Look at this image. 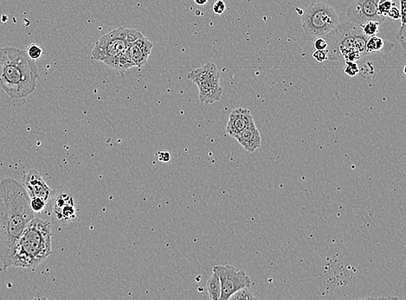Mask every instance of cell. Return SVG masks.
<instances>
[{
  "mask_svg": "<svg viewBox=\"0 0 406 300\" xmlns=\"http://www.w3.org/2000/svg\"><path fill=\"white\" fill-rule=\"evenodd\" d=\"M381 25V24H379L377 21L366 22L365 24L361 25L362 33L367 37L376 36Z\"/></svg>",
  "mask_w": 406,
  "mask_h": 300,
  "instance_id": "16",
  "label": "cell"
},
{
  "mask_svg": "<svg viewBox=\"0 0 406 300\" xmlns=\"http://www.w3.org/2000/svg\"><path fill=\"white\" fill-rule=\"evenodd\" d=\"M26 52H28V54L30 58L35 61L40 59L41 56L43 55V49H42L37 44L30 45Z\"/></svg>",
  "mask_w": 406,
  "mask_h": 300,
  "instance_id": "21",
  "label": "cell"
},
{
  "mask_svg": "<svg viewBox=\"0 0 406 300\" xmlns=\"http://www.w3.org/2000/svg\"><path fill=\"white\" fill-rule=\"evenodd\" d=\"M68 204H74V199L71 195L66 193H61L56 196L54 203V213L56 215L61 210Z\"/></svg>",
  "mask_w": 406,
  "mask_h": 300,
  "instance_id": "15",
  "label": "cell"
},
{
  "mask_svg": "<svg viewBox=\"0 0 406 300\" xmlns=\"http://www.w3.org/2000/svg\"><path fill=\"white\" fill-rule=\"evenodd\" d=\"M314 47H315L317 51H326L328 48V42L323 37H318L315 41H314Z\"/></svg>",
  "mask_w": 406,
  "mask_h": 300,
  "instance_id": "23",
  "label": "cell"
},
{
  "mask_svg": "<svg viewBox=\"0 0 406 300\" xmlns=\"http://www.w3.org/2000/svg\"><path fill=\"white\" fill-rule=\"evenodd\" d=\"M346 63V67L344 68V72L348 77H354L359 73V67L357 63L355 62H345Z\"/></svg>",
  "mask_w": 406,
  "mask_h": 300,
  "instance_id": "22",
  "label": "cell"
},
{
  "mask_svg": "<svg viewBox=\"0 0 406 300\" xmlns=\"http://www.w3.org/2000/svg\"><path fill=\"white\" fill-rule=\"evenodd\" d=\"M405 3L406 0H400V20L402 25H405Z\"/></svg>",
  "mask_w": 406,
  "mask_h": 300,
  "instance_id": "29",
  "label": "cell"
},
{
  "mask_svg": "<svg viewBox=\"0 0 406 300\" xmlns=\"http://www.w3.org/2000/svg\"><path fill=\"white\" fill-rule=\"evenodd\" d=\"M405 25H401L397 33V39L400 42L402 48L405 51Z\"/></svg>",
  "mask_w": 406,
  "mask_h": 300,
  "instance_id": "25",
  "label": "cell"
},
{
  "mask_svg": "<svg viewBox=\"0 0 406 300\" xmlns=\"http://www.w3.org/2000/svg\"><path fill=\"white\" fill-rule=\"evenodd\" d=\"M187 79L198 87L199 100L203 104H213L220 101L223 89L220 85V73L215 63H208L195 68L187 75Z\"/></svg>",
  "mask_w": 406,
  "mask_h": 300,
  "instance_id": "6",
  "label": "cell"
},
{
  "mask_svg": "<svg viewBox=\"0 0 406 300\" xmlns=\"http://www.w3.org/2000/svg\"><path fill=\"white\" fill-rule=\"evenodd\" d=\"M393 3L390 0H379L378 4V13L381 16L388 17V11L392 8Z\"/></svg>",
  "mask_w": 406,
  "mask_h": 300,
  "instance_id": "19",
  "label": "cell"
},
{
  "mask_svg": "<svg viewBox=\"0 0 406 300\" xmlns=\"http://www.w3.org/2000/svg\"><path fill=\"white\" fill-rule=\"evenodd\" d=\"M38 71L36 61L26 51L0 48V89L13 100L25 98L36 89Z\"/></svg>",
  "mask_w": 406,
  "mask_h": 300,
  "instance_id": "2",
  "label": "cell"
},
{
  "mask_svg": "<svg viewBox=\"0 0 406 300\" xmlns=\"http://www.w3.org/2000/svg\"><path fill=\"white\" fill-rule=\"evenodd\" d=\"M45 201L40 199H30V207H32V210L33 211L34 213H40L44 210L46 207Z\"/></svg>",
  "mask_w": 406,
  "mask_h": 300,
  "instance_id": "20",
  "label": "cell"
},
{
  "mask_svg": "<svg viewBox=\"0 0 406 300\" xmlns=\"http://www.w3.org/2000/svg\"><path fill=\"white\" fill-rule=\"evenodd\" d=\"M378 1L379 0H356L348 7L347 20L359 26L369 21H377L381 24L386 18L378 13Z\"/></svg>",
  "mask_w": 406,
  "mask_h": 300,
  "instance_id": "8",
  "label": "cell"
},
{
  "mask_svg": "<svg viewBox=\"0 0 406 300\" xmlns=\"http://www.w3.org/2000/svg\"><path fill=\"white\" fill-rule=\"evenodd\" d=\"M236 139L250 154H254L262 146V137L254 120L236 137Z\"/></svg>",
  "mask_w": 406,
  "mask_h": 300,
  "instance_id": "12",
  "label": "cell"
},
{
  "mask_svg": "<svg viewBox=\"0 0 406 300\" xmlns=\"http://www.w3.org/2000/svg\"><path fill=\"white\" fill-rule=\"evenodd\" d=\"M34 214L24 185L13 178L0 181V261L4 268L11 267L15 246Z\"/></svg>",
  "mask_w": 406,
  "mask_h": 300,
  "instance_id": "1",
  "label": "cell"
},
{
  "mask_svg": "<svg viewBox=\"0 0 406 300\" xmlns=\"http://www.w3.org/2000/svg\"><path fill=\"white\" fill-rule=\"evenodd\" d=\"M388 17L392 20H400V11L395 6H392L388 13Z\"/></svg>",
  "mask_w": 406,
  "mask_h": 300,
  "instance_id": "28",
  "label": "cell"
},
{
  "mask_svg": "<svg viewBox=\"0 0 406 300\" xmlns=\"http://www.w3.org/2000/svg\"><path fill=\"white\" fill-rule=\"evenodd\" d=\"M59 220H71L75 219L76 216V210L74 204H68L56 215Z\"/></svg>",
  "mask_w": 406,
  "mask_h": 300,
  "instance_id": "17",
  "label": "cell"
},
{
  "mask_svg": "<svg viewBox=\"0 0 406 300\" xmlns=\"http://www.w3.org/2000/svg\"><path fill=\"white\" fill-rule=\"evenodd\" d=\"M313 58H315L318 63H323L328 60V54L326 51H317L316 49L313 53Z\"/></svg>",
  "mask_w": 406,
  "mask_h": 300,
  "instance_id": "26",
  "label": "cell"
},
{
  "mask_svg": "<svg viewBox=\"0 0 406 300\" xmlns=\"http://www.w3.org/2000/svg\"><path fill=\"white\" fill-rule=\"evenodd\" d=\"M24 187L30 199H40L47 202L52 196V189L45 183L43 177L37 170L32 169L26 175Z\"/></svg>",
  "mask_w": 406,
  "mask_h": 300,
  "instance_id": "9",
  "label": "cell"
},
{
  "mask_svg": "<svg viewBox=\"0 0 406 300\" xmlns=\"http://www.w3.org/2000/svg\"><path fill=\"white\" fill-rule=\"evenodd\" d=\"M51 223L34 218L15 246L11 267L33 269L52 254Z\"/></svg>",
  "mask_w": 406,
  "mask_h": 300,
  "instance_id": "3",
  "label": "cell"
},
{
  "mask_svg": "<svg viewBox=\"0 0 406 300\" xmlns=\"http://www.w3.org/2000/svg\"><path fill=\"white\" fill-rule=\"evenodd\" d=\"M209 0H194V3L199 6H204L208 4Z\"/></svg>",
  "mask_w": 406,
  "mask_h": 300,
  "instance_id": "30",
  "label": "cell"
},
{
  "mask_svg": "<svg viewBox=\"0 0 406 300\" xmlns=\"http://www.w3.org/2000/svg\"><path fill=\"white\" fill-rule=\"evenodd\" d=\"M302 29L309 37H323L339 25L338 15L331 6L314 3L301 16Z\"/></svg>",
  "mask_w": 406,
  "mask_h": 300,
  "instance_id": "5",
  "label": "cell"
},
{
  "mask_svg": "<svg viewBox=\"0 0 406 300\" xmlns=\"http://www.w3.org/2000/svg\"><path fill=\"white\" fill-rule=\"evenodd\" d=\"M208 290L210 299L220 300L221 296V283L216 273L213 272L212 277H210L208 281Z\"/></svg>",
  "mask_w": 406,
  "mask_h": 300,
  "instance_id": "13",
  "label": "cell"
},
{
  "mask_svg": "<svg viewBox=\"0 0 406 300\" xmlns=\"http://www.w3.org/2000/svg\"><path fill=\"white\" fill-rule=\"evenodd\" d=\"M141 35L143 33L131 28L119 27L110 30L95 43L92 49L91 59L109 67L113 61Z\"/></svg>",
  "mask_w": 406,
  "mask_h": 300,
  "instance_id": "4",
  "label": "cell"
},
{
  "mask_svg": "<svg viewBox=\"0 0 406 300\" xmlns=\"http://www.w3.org/2000/svg\"><path fill=\"white\" fill-rule=\"evenodd\" d=\"M221 283L220 300H229L237 291L244 287H250L251 280L244 270L237 269L232 265H217L213 268Z\"/></svg>",
  "mask_w": 406,
  "mask_h": 300,
  "instance_id": "7",
  "label": "cell"
},
{
  "mask_svg": "<svg viewBox=\"0 0 406 300\" xmlns=\"http://www.w3.org/2000/svg\"><path fill=\"white\" fill-rule=\"evenodd\" d=\"M226 10V5L223 0H217L215 3H214L213 11V13L217 15H221L225 13Z\"/></svg>",
  "mask_w": 406,
  "mask_h": 300,
  "instance_id": "24",
  "label": "cell"
},
{
  "mask_svg": "<svg viewBox=\"0 0 406 300\" xmlns=\"http://www.w3.org/2000/svg\"><path fill=\"white\" fill-rule=\"evenodd\" d=\"M159 161L163 163H168L171 161V154L168 151H160L157 153Z\"/></svg>",
  "mask_w": 406,
  "mask_h": 300,
  "instance_id": "27",
  "label": "cell"
},
{
  "mask_svg": "<svg viewBox=\"0 0 406 300\" xmlns=\"http://www.w3.org/2000/svg\"><path fill=\"white\" fill-rule=\"evenodd\" d=\"M229 299L232 300H250V299H256L254 295L252 294V292L249 290V287L242 288L239 291H237L235 294H233Z\"/></svg>",
  "mask_w": 406,
  "mask_h": 300,
  "instance_id": "18",
  "label": "cell"
},
{
  "mask_svg": "<svg viewBox=\"0 0 406 300\" xmlns=\"http://www.w3.org/2000/svg\"><path fill=\"white\" fill-rule=\"evenodd\" d=\"M253 121L250 110L244 108H237L229 115L226 132L236 139Z\"/></svg>",
  "mask_w": 406,
  "mask_h": 300,
  "instance_id": "11",
  "label": "cell"
},
{
  "mask_svg": "<svg viewBox=\"0 0 406 300\" xmlns=\"http://www.w3.org/2000/svg\"><path fill=\"white\" fill-rule=\"evenodd\" d=\"M153 48H154V43L148 39V37L141 35L136 40L132 42L126 51L128 52L133 65L141 68L147 63Z\"/></svg>",
  "mask_w": 406,
  "mask_h": 300,
  "instance_id": "10",
  "label": "cell"
},
{
  "mask_svg": "<svg viewBox=\"0 0 406 300\" xmlns=\"http://www.w3.org/2000/svg\"><path fill=\"white\" fill-rule=\"evenodd\" d=\"M390 44L386 43L384 40L376 36L369 37L366 41V52H378L381 51H385L386 46H388Z\"/></svg>",
  "mask_w": 406,
  "mask_h": 300,
  "instance_id": "14",
  "label": "cell"
}]
</instances>
